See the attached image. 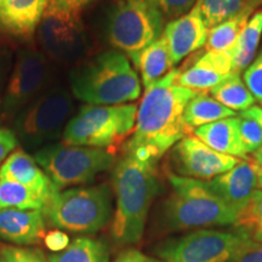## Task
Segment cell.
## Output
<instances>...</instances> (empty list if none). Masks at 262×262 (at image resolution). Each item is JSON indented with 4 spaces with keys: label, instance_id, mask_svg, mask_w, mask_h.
<instances>
[{
    "label": "cell",
    "instance_id": "14",
    "mask_svg": "<svg viewBox=\"0 0 262 262\" xmlns=\"http://www.w3.org/2000/svg\"><path fill=\"white\" fill-rule=\"evenodd\" d=\"M208 33L209 28L195 5L185 15L169 21L163 35L168 44L173 67L185 57L204 48Z\"/></svg>",
    "mask_w": 262,
    "mask_h": 262
},
{
    "label": "cell",
    "instance_id": "29",
    "mask_svg": "<svg viewBox=\"0 0 262 262\" xmlns=\"http://www.w3.org/2000/svg\"><path fill=\"white\" fill-rule=\"evenodd\" d=\"M262 226V191L256 189L247 206L239 212L234 227L249 235L254 228Z\"/></svg>",
    "mask_w": 262,
    "mask_h": 262
},
{
    "label": "cell",
    "instance_id": "23",
    "mask_svg": "<svg viewBox=\"0 0 262 262\" xmlns=\"http://www.w3.org/2000/svg\"><path fill=\"white\" fill-rule=\"evenodd\" d=\"M262 37V9L255 11L241 32L232 50L233 72L241 73L256 57L258 44Z\"/></svg>",
    "mask_w": 262,
    "mask_h": 262
},
{
    "label": "cell",
    "instance_id": "37",
    "mask_svg": "<svg viewBox=\"0 0 262 262\" xmlns=\"http://www.w3.org/2000/svg\"><path fill=\"white\" fill-rule=\"evenodd\" d=\"M17 137L12 130L0 126V164L17 147Z\"/></svg>",
    "mask_w": 262,
    "mask_h": 262
},
{
    "label": "cell",
    "instance_id": "3",
    "mask_svg": "<svg viewBox=\"0 0 262 262\" xmlns=\"http://www.w3.org/2000/svg\"><path fill=\"white\" fill-rule=\"evenodd\" d=\"M71 93L88 104L118 106L134 102L141 95V81L126 55L106 50L70 73Z\"/></svg>",
    "mask_w": 262,
    "mask_h": 262
},
{
    "label": "cell",
    "instance_id": "19",
    "mask_svg": "<svg viewBox=\"0 0 262 262\" xmlns=\"http://www.w3.org/2000/svg\"><path fill=\"white\" fill-rule=\"evenodd\" d=\"M45 217L41 210L0 209V238L18 245L41 243L45 237Z\"/></svg>",
    "mask_w": 262,
    "mask_h": 262
},
{
    "label": "cell",
    "instance_id": "31",
    "mask_svg": "<svg viewBox=\"0 0 262 262\" xmlns=\"http://www.w3.org/2000/svg\"><path fill=\"white\" fill-rule=\"evenodd\" d=\"M0 262H49L38 249L4 247L0 251Z\"/></svg>",
    "mask_w": 262,
    "mask_h": 262
},
{
    "label": "cell",
    "instance_id": "9",
    "mask_svg": "<svg viewBox=\"0 0 262 262\" xmlns=\"http://www.w3.org/2000/svg\"><path fill=\"white\" fill-rule=\"evenodd\" d=\"M34 159L58 191L89 183L100 172L112 169L116 156L108 149L51 143L34 153Z\"/></svg>",
    "mask_w": 262,
    "mask_h": 262
},
{
    "label": "cell",
    "instance_id": "20",
    "mask_svg": "<svg viewBox=\"0 0 262 262\" xmlns=\"http://www.w3.org/2000/svg\"><path fill=\"white\" fill-rule=\"evenodd\" d=\"M194 136L216 152L247 159L243 142L239 133V117H231L208 124L194 130Z\"/></svg>",
    "mask_w": 262,
    "mask_h": 262
},
{
    "label": "cell",
    "instance_id": "25",
    "mask_svg": "<svg viewBox=\"0 0 262 262\" xmlns=\"http://www.w3.org/2000/svg\"><path fill=\"white\" fill-rule=\"evenodd\" d=\"M107 244L89 237H78L67 249L49 256V262H108Z\"/></svg>",
    "mask_w": 262,
    "mask_h": 262
},
{
    "label": "cell",
    "instance_id": "18",
    "mask_svg": "<svg viewBox=\"0 0 262 262\" xmlns=\"http://www.w3.org/2000/svg\"><path fill=\"white\" fill-rule=\"evenodd\" d=\"M47 6V0H0V29L12 37L31 39Z\"/></svg>",
    "mask_w": 262,
    "mask_h": 262
},
{
    "label": "cell",
    "instance_id": "22",
    "mask_svg": "<svg viewBox=\"0 0 262 262\" xmlns=\"http://www.w3.org/2000/svg\"><path fill=\"white\" fill-rule=\"evenodd\" d=\"M235 116L237 112L225 107L210 95L198 93L186 106L183 112V122L189 133H194L198 127Z\"/></svg>",
    "mask_w": 262,
    "mask_h": 262
},
{
    "label": "cell",
    "instance_id": "41",
    "mask_svg": "<svg viewBox=\"0 0 262 262\" xmlns=\"http://www.w3.org/2000/svg\"><path fill=\"white\" fill-rule=\"evenodd\" d=\"M251 164H253V168L255 170V173H256V179H257V188L262 191V169L260 166L256 165L253 160H251Z\"/></svg>",
    "mask_w": 262,
    "mask_h": 262
},
{
    "label": "cell",
    "instance_id": "1",
    "mask_svg": "<svg viewBox=\"0 0 262 262\" xmlns=\"http://www.w3.org/2000/svg\"><path fill=\"white\" fill-rule=\"evenodd\" d=\"M179 74L180 70L172 68L147 88L137 107L135 130L124 152L140 160L157 163L180 140L191 134L183 122V112L198 93L179 85Z\"/></svg>",
    "mask_w": 262,
    "mask_h": 262
},
{
    "label": "cell",
    "instance_id": "21",
    "mask_svg": "<svg viewBox=\"0 0 262 262\" xmlns=\"http://www.w3.org/2000/svg\"><path fill=\"white\" fill-rule=\"evenodd\" d=\"M141 74V84L145 89L162 79L173 68L165 38L162 35L148 45L134 62Z\"/></svg>",
    "mask_w": 262,
    "mask_h": 262
},
{
    "label": "cell",
    "instance_id": "39",
    "mask_svg": "<svg viewBox=\"0 0 262 262\" xmlns=\"http://www.w3.org/2000/svg\"><path fill=\"white\" fill-rule=\"evenodd\" d=\"M239 117L255 120V122H256L262 129V107L251 106L250 108H248V110H245L243 112L239 113Z\"/></svg>",
    "mask_w": 262,
    "mask_h": 262
},
{
    "label": "cell",
    "instance_id": "33",
    "mask_svg": "<svg viewBox=\"0 0 262 262\" xmlns=\"http://www.w3.org/2000/svg\"><path fill=\"white\" fill-rule=\"evenodd\" d=\"M150 2L159 9L164 18L173 19L188 12L195 5L196 0H150Z\"/></svg>",
    "mask_w": 262,
    "mask_h": 262
},
{
    "label": "cell",
    "instance_id": "17",
    "mask_svg": "<svg viewBox=\"0 0 262 262\" xmlns=\"http://www.w3.org/2000/svg\"><path fill=\"white\" fill-rule=\"evenodd\" d=\"M0 180L21 183L40 194L47 203L60 192L49 179L34 157H31L25 150L18 149L12 152L4 164L0 166Z\"/></svg>",
    "mask_w": 262,
    "mask_h": 262
},
{
    "label": "cell",
    "instance_id": "24",
    "mask_svg": "<svg viewBox=\"0 0 262 262\" xmlns=\"http://www.w3.org/2000/svg\"><path fill=\"white\" fill-rule=\"evenodd\" d=\"M256 8V5L247 0L244 9L238 15L209 29L205 50L222 51L233 48L239 34L243 31L244 26L247 25L249 18L251 17V15L254 14V10Z\"/></svg>",
    "mask_w": 262,
    "mask_h": 262
},
{
    "label": "cell",
    "instance_id": "5",
    "mask_svg": "<svg viewBox=\"0 0 262 262\" xmlns=\"http://www.w3.org/2000/svg\"><path fill=\"white\" fill-rule=\"evenodd\" d=\"M45 221L73 233H95L112 216V189L106 183L57 192L42 209Z\"/></svg>",
    "mask_w": 262,
    "mask_h": 262
},
{
    "label": "cell",
    "instance_id": "34",
    "mask_svg": "<svg viewBox=\"0 0 262 262\" xmlns=\"http://www.w3.org/2000/svg\"><path fill=\"white\" fill-rule=\"evenodd\" d=\"M47 9L54 11L64 12L73 16H80V12L85 8L97 2V0H47Z\"/></svg>",
    "mask_w": 262,
    "mask_h": 262
},
{
    "label": "cell",
    "instance_id": "12",
    "mask_svg": "<svg viewBox=\"0 0 262 262\" xmlns=\"http://www.w3.org/2000/svg\"><path fill=\"white\" fill-rule=\"evenodd\" d=\"M37 35L42 50L55 61H78L88 48L80 16L47 9L37 28Z\"/></svg>",
    "mask_w": 262,
    "mask_h": 262
},
{
    "label": "cell",
    "instance_id": "35",
    "mask_svg": "<svg viewBox=\"0 0 262 262\" xmlns=\"http://www.w3.org/2000/svg\"><path fill=\"white\" fill-rule=\"evenodd\" d=\"M237 262H262V244L248 239L235 257Z\"/></svg>",
    "mask_w": 262,
    "mask_h": 262
},
{
    "label": "cell",
    "instance_id": "4",
    "mask_svg": "<svg viewBox=\"0 0 262 262\" xmlns=\"http://www.w3.org/2000/svg\"><path fill=\"white\" fill-rule=\"evenodd\" d=\"M171 192L160 211L166 231H188L234 226L237 212L209 186L208 181L168 173Z\"/></svg>",
    "mask_w": 262,
    "mask_h": 262
},
{
    "label": "cell",
    "instance_id": "2",
    "mask_svg": "<svg viewBox=\"0 0 262 262\" xmlns=\"http://www.w3.org/2000/svg\"><path fill=\"white\" fill-rule=\"evenodd\" d=\"M156 164L125 152L114 164L112 186L117 209L112 237L117 243L136 244L142 238L149 208L159 192Z\"/></svg>",
    "mask_w": 262,
    "mask_h": 262
},
{
    "label": "cell",
    "instance_id": "26",
    "mask_svg": "<svg viewBox=\"0 0 262 262\" xmlns=\"http://www.w3.org/2000/svg\"><path fill=\"white\" fill-rule=\"evenodd\" d=\"M211 97L234 112H243L256 102L253 94L241 78V73H232L217 86L209 91Z\"/></svg>",
    "mask_w": 262,
    "mask_h": 262
},
{
    "label": "cell",
    "instance_id": "10",
    "mask_svg": "<svg viewBox=\"0 0 262 262\" xmlns=\"http://www.w3.org/2000/svg\"><path fill=\"white\" fill-rule=\"evenodd\" d=\"M248 239L239 229L202 228L164 242L157 254L164 262H226L237 257Z\"/></svg>",
    "mask_w": 262,
    "mask_h": 262
},
{
    "label": "cell",
    "instance_id": "11",
    "mask_svg": "<svg viewBox=\"0 0 262 262\" xmlns=\"http://www.w3.org/2000/svg\"><path fill=\"white\" fill-rule=\"evenodd\" d=\"M51 66L41 52L21 49L16 55L11 77L3 97V113L16 117L24 108L48 90Z\"/></svg>",
    "mask_w": 262,
    "mask_h": 262
},
{
    "label": "cell",
    "instance_id": "40",
    "mask_svg": "<svg viewBox=\"0 0 262 262\" xmlns=\"http://www.w3.org/2000/svg\"><path fill=\"white\" fill-rule=\"evenodd\" d=\"M249 237L253 239V241L257 242V243L262 244V226H258V227L254 228L253 231L249 233Z\"/></svg>",
    "mask_w": 262,
    "mask_h": 262
},
{
    "label": "cell",
    "instance_id": "32",
    "mask_svg": "<svg viewBox=\"0 0 262 262\" xmlns=\"http://www.w3.org/2000/svg\"><path fill=\"white\" fill-rule=\"evenodd\" d=\"M243 79L255 101L262 104V51L244 71Z\"/></svg>",
    "mask_w": 262,
    "mask_h": 262
},
{
    "label": "cell",
    "instance_id": "15",
    "mask_svg": "<svg viewBox=\"0 0 262 262\" xmlns=\"http://www.w3.org/2000/svg\"><path fill=\"white\" fill-rule=\"evenodd\" d=\"M233 72L232 50L206 51L189 66L180 70L178 84L195 93L210 91L222 83Z\"/></svg>",
    "mask_w": 262,
    "mask_h": 262
},
{
    "label": "cell",
    "instance_id": "30",
    "mask_svg": "<svg viewBox=\"0 0 262 262\" xmlns=\"http://www.w3.org/2000/svg\"><path fill=\"white\" fill-rule=\"evenodd\" d=\"M239 133L247 155L262 147V129L255 120L239 117Z\"/></svg>",
    "mask_w": 262,
    "mask_h": 262
},
{
    "label": "cell",
    "instance_id": "7",
    "mask_svg": "<svg viewBox=\"0 0 262 262\" xmlns=\"http://www.w3.org/2000/svg\"><path fill=\"white\" fill-rule=\"evenodd\" d=\"M165 18L150 0H119L107 22L110 44L133 62L163 35Z\"/></svg>",
    "mask_w": 262,
    "mask_h": 262
},
{
    "label": "cell",
    "instance_id": "6",
    "mask_svg": "<svg viewBox=\"0 0 262 262\" xmlns=\"http://www.w3.org/2000/svg\"><path fill=\"white\" fill-rule=\"evenodd\" d=\"M137 106L84 104L66 125L62 141L68 146L107 149L122 143L135 129Z\"/></svg>",
    "mask_w": 262,
    "mask_h": 262
},
{
    "label": "cell",
    "instance_id": "28",
    "mask_svg": "<svg viewBox=\"0 0 262 262\" xmlns=\"http://www.w3.org/2000/svg\"><path fill=\"white\" fill-rule=\"evenodd\" d=\"M247 0H196L195 6L209 29L234 17L244 9Z\"/></svg>",
    "mask_w": 262,
    "mask_h": 262
},
{
    "label": "cell",
    "instance_id": "27",
    "mask_svg": "<svg viewBox=\"0 0 262 262\" xmlns=\"http://www.w3.org/2000/svg\"><path fill=\"white\" fill-rule=\"evenodd\" d=\"M47 201L37 192L21 183L0 180V209L41 210Z\"/></svg>",
    "mask_w": 262,
    "mask_h": 262
},
{
    "label": "cell",
    "instance_id": "42",
    "mask_svg": "<svg viewBox=\"0 0 262 262\" xmlns=\"http://www.w3.org/2000/svg\"><path fill=\"white\" fill-rule=\"evenodd\" d=\"M253 162L262 169V147L253 153Z\"/></svg>",
    "mask_w": 262,
    "mask_h": 262
},
{
    "label": "cell",
    "instance_id": "43",
    "mask_svg": "<svg viewBox=\"0 0 262 262\" xmlns=\"http://www.w3.org/2000/svg\"><path fill=\"white\" fill-rule=\"evenodd\" d=\"M226 262H237V261H235V257H234V258H231V260H228V261H226Z\"/></svg>",
    "mask_w": 262,
    "mask_h": 262
},
{
    "label": "cell",
    "instance_id": "38",
    "mask_svg": "<svg viewBox=\"0 0 262 262\" xmlns=\"http://www.w3.org/2000/svg\"><path fill=\"white\" fill-rule=\"evenodd\" d=\"M116 262H162L158 258L147 256L136 249H129L117 257Z\"/></svg>",
    "mask_w": 262,
    "mask_h": 262
},
{
    "label": "cell",
    "instance_id": "16",
    "mask_svg": "<svg viewBox=\"0 0 262 262\" xmlns=\"http://www.w3.org/2000/svg\"><path fill=\"white\" fill-rule=\"evenodd\" d=\"M210 188L233 209L237 215L247 206L257 188V179L251 162L242 159L237 165L208 181Z\"/></svg>",
    "mask_w": 262,
    "mask_h": 262
},
{
    "label": "cell",
    "instance_id": "36",
    "mask_svg": "<svg viewBox=\"0 0 262 262\" xmlns=\"http://www.w3.org/2000/svg\"><path fill=\"white\" fill-rule=\"evenodd\" d=\"M44 244L50 251H54V253H61L64 249H67L68 245H70V237L64 233V232L60 231V229H55V231L49 232V233L45 234Z\"/></svg>",
    "mask_w": 262,
    "mask_h": 262
},
{
    "label": "cell",
    "instance_id": "8",
    "mask_svg": "<svg viewBox=\"0 0 262 262\" xmlns=\"http://www.w3.org/2000/svg\"><path fill=\"white\" fill-rule=\"evenodd\" d=\"M73 112L71 91L51 88L15 117L14 133L26 148L38 150L62 136Z\"/></svg>",
    "mask_w": 262,
    "mask_h": 262
},
{
    "label": "cell",
    "instance_id": "44",
    "mask_svg": "<svg viewBox=\"0 0 262 262\" xmlns=\"http://www.w3.org/2000/svg\"><path fill=\"white\" fill-rule=\"evenodd\" d=\"M0 114H2V108H0Z\"/></svg>",
    "mask_w": 262,
    "mask_h": 262
},
{
    "label": "cell",
    "instance_id": "13",
    "mask_svg": "<svg viewBox=\"0 0 262 262\" xmlns=\"http://www.w3.org/2000/svg\"><path fill=\"white\" fill-rule=\"evenodd\" d=\"M241 160L216 152L194 135L183 137L170 152L173 173L201 181H210L216 176L228 171Z\"/></svg>",
    "mask_w": 262,
    "mask_h": 262
}]
</instances>
